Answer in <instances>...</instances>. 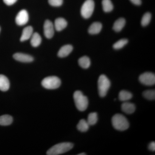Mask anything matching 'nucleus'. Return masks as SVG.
Instances as JSON below:
<instances>
[{
	"label": "nucleus",
	"instance_id": "obj_23",
	"mask_svg": "<svg viewBox=\"0 0 155 155\" xmlns=\"http://www.w3.org/2000/svg\"><path fill=\"white\" fill-rule=\"evenodd\" d=\"M102 4L103 10L104 12L107 13L111 12L114 9L113 3L110 0H103Z\"/></svg>",
	"mask_w": 155,
	"mask_h": 155
},
{
	"label": "nucleus",
	"instance_id": "obj_15",
	"mask_svg": "<svg viewBox=\"0 0 155 155\" xmlns=\"http://www.w3.org/2000/svg\"><path fill=\"white\" fill-rule=\"evenodd\" d=\"M10 87L9 79L6 76L0 75V90L6 91L8 90Z\"/></svg>",
	"mask_w": 155,
	"mask_h": 155
},
{
	"label": "nucleus",
	"instance_id": "obj_30",
	"mask_svg": "<svg viewBox=\"0 0 155 155\" xmlns=\"http://www.w3.org/2000/svg\"><path fill=\"white\" fill-rule=\"evenodd\" d=\"M149 149L152 151H155V142L154 141L152 142L149 145Z\"/></svg>",
	"mask_w": 155,
	"mask_h": 155
},
{
	"label": "nucleus",
	"instance_id": "obj_28",
	"mask_svg": "<svg viewBox=\"0 0 155 155\" xmlns=\"http://www.w3.org/2000/svg\"><path fill=\"white\" fill-rule=\"evenodd\" d=\"M48 2L51 5L54 7H59L63 4V0H48Z\"/></svg>",
	"mask_w": 155,
	"mask_h": 155
},
{
	"label": "nucleus",
	"instance_id": "obj_8",
	"mask_svg": "<svg viewBox=\"0 0 155 155\" xmlns=\"http://www.w3.org/2000/svg\"><path fill=\"white\" fill-rule=\"evenodd\" d=\"M54 26L49 20L45 21L44 25V31L45 36L48 39L51 38L54 34Z\"/></svg>",
	"mask_w": 155,
	"mask_h": 155
},
{
	"label": "nucleus",
	"instance_id": "obj_26",
	"mask_svg": "<svg viewBox=\"0 0 155 155\" xmlns=\"http://www.w3.org/2000/svg\"><path fill=\"white\" fill-rule=\"evenodd\" d=\"M151 19V14L149 12H147L143 16L141 21V25L143 26H146L149 24Z\"/></svg>",
	"mask_w": 155,
	"mask_h": 155
},
{
	"label": "nucleus",
	"instance_id": "obj_21",
	"mask_svg": "<svg viewBox=\"0 0 155 155\" xmlns=\"http://www.w3.org/2000/svg\"><path fill=\"white\" fill-rule=\"evenodd\" d=\"M133 95L130 92L122 90L119 92V97L120 101L122 102L127 101L132 98Z\"/></svg>",
	"mask_w": 155,
	"mask_h": 155
},
{
	"label": "nucleus",
	"instance_id": "obj_2",
	"mask_svg": "<svg viewBox=\"0 0 155 155\" xmlns=\"http://www.w3.org/2000/svg\"><path fill=\"white\" fill-rule=\"evenodd\" d=\"M112 124L116 130L123 131L128 129L129 123L126 117L122 114H117L113 116Z\"/></svg>",
	"mask_w": 155,
	"mask_h": 155
},
{
	"label": "nucleus",
	"instance_id": "obj_7",
	"mask_svg": "<svg viewBox=\"0 0 155 155\" xmlns=\"http://www.w3.org/2000/svg\"><path fill=\"white\" fill-rule=\"evenodd\" d=\"M139 79L140 83L147 86H151L155 84V75L152 72L143 73L140 76Z\"/></svg>",
	"mask_w": 155,
	"mask_h": 155
},
{
	"label": "nucleus",
	"instance_id": "obj_17",
	"mask_svg": "<svg viewBox=\"0 0 155 155\" xmlns=\"http://www.w3.org/2000/svg\"><path fill=\"white\" fill-rule=\"evenodd\" d=\"M125 22H126L124 18H119L114 22L113 29L116 32H119L125 26Z\"/></svg>",
	"mask_w": 155,
	"mask_h": 155
},
{
	"label": "nucleus",
	"instance_id": "obj_20",
	"mask_svg": "<svg viewBox=\"0 0 155 155\" xmlns=\"http://www.w3.org/2000/svg\"><path fill=\"white\" fill-rule=\"evenodd\" d=\"M78 62L79 66L83 69H87L91 65L90 59L87 56H83L79 58Z\"/></svg>",
	"mask_w": 155,
	"mask_h": 155
},
{
	"label": "nucleus",
	"instance_id": "obj_6",
	"mask_svg": "<svg viewBox=\"0 0 155 155\" xmlns=\"http://www.w3.org/2000/svg\"><path fill=\"white\" fill-rule=\"evenodd\" d=\"M94 9L93 0H86L82 5L81 9V14L84 19H88L91 17Z\"/></svg>",
	"mask_w": 155,
	"mask_h": 155
},
{
	"label": "nucleus",
	"instance_id": "obj_9",
	"mask_svg": "<svg viewBox=\"0 0 155 155\" xmlns=\"http://www.w3.org/2000/svg\"><path fill=\"white\" fill-rule=\"evenodd\" d=\"M28 14L27 11L25 10H21L16 16V23L19 25H23L26 24L28 21Z\"/></svg>",
	"mask_w": 155,
	"mask_h": 155
},
{
	"label": "nucleus",
	"instance_id": "obj_33",
	"mask_svg": "<svg viewBox=\"0 0 155 155\" xmlns=\"http://www.w3.org/2000/svg\"><path fill=\"white\" fill-rule=\"evenodd\" d=\"M0 31H1V28H0Z\"/></svg>",
	"mask_w": 155,
	"mask_h": 155
},
{
	"label": "nucleus",
	"instance_id": "obj_32",
	"mask_svg": "<svg viewBox=\"0 0 155 155\" xmlns=\"http://www.w3.org/2000/svg\"><path fill=\"white\" fill-rule=\"evenodd\" d=\"M86 155L85 153H80L78 154V155Z\"/></svg>",
	"mask_w": 155,
	"mask_h": 155
},
{
	"label": "nucleus",
	"instance_id": "obj_13",
	"mask_svg": "<svg viewBox=\"0 0 155 155\" xmlns=\"http://www.w3.org/2000/svg\"><path fill=\"white\" fill-rule=\"evenodd\" d=\"M33 28L31 26H28L24 28L22 31V35L20 38V41H25L30 38L33 34Z\"/></svg>",
	"mask_w": 155,
	"mask_h": 155
},
{
	"label": "nucleus",
	"instance_id": "obj_5",
	"mask_svg": "<svg viewBox=\"0 0 155 155\" xmlns=\"http://www.w3.org/2000/svg\"><path fill=\"white\" fill-rule=\"evenodd\" d=\"M61 80L57 76H48L41 81L42 86L47 89H55L61 86Z\"/></svg>",
	"mask_w": 155,
	"mask_h": 155
},
{
	"label": "nucleus",
	"instance_id": "obj_29",
	"mask_svg": "<svg viewBox=\"0 0 155 155\" xmlns=\"http://www.w3.org/2000/svg\"><path fill=\"white\" fill-rule=\"evenodd\" d=\"M17 0H3L4 3L7 5L10 6L14 5L17 2Z\"/></svg>",
	"mask_w": 155,
	"mask_h": 155
},
{
	"label": "nucleus",
	"instance_id": "obj_16",
	"mask_svg": "<svg viewBox=\"0 0 155 155\" xmlns=\"http://www.w3.org/2000/svg\"><path fill=\"white\" fill-rule=\"evenodd\" d=\"M102 28V25L100 22H94L90 26L88 32L90 34L95 35L100 33Z\"/></svg>",
	"mask_w": 155,
	"mask_h": 155
},
{
	"label": "nucleus",
	"instance_id": "obj_12",
	"mask_svg": "<svg viewBox=\"0 0 155 155\" xmlns=\"http://www.w3.org/2000/svg\"><path fill=\"white\" fill-rule=\"evenodd\" d=\"M122 111L127 114H130L134 113L135 110V105L128 102H124L121 106Z\"/></svg>",
	"mask_w": 155,
	"mask_h": 155
},
{
	"label": "nucleus",
	"instance_id": "obj_22",
	"mask_svg": "<svg viewBox=\"0 0 155 155\" xmlns=\"http://www.w3.org/2000/svg\"><path fill=\"white\" fill-rule=\"evenodd\" d=\"M90 125L87 121L82 119L80 120L77 125V129L81 132H86L88 130Z\"/></svg>",
	"mask_w": 155,
	"mask_h": 155
},
{
	"label": "nucleus",
	"instance_id": "obj_18",
	"mask_svg": "<svg viewBox=\"0 0 155 155\" xmlns=\"http://www.w3.org/2000/svg\"><path fill=\"white\" fill-rule=\"evenodd\" d=\"M41 38L37 32L33 33L31 37V44L34 47H38L41 43Z\"/></svg>",
	"mask_w": 155,
	"mask_h": 155
},
{
	"label": "nucleus",
	"instance_id": "obj_10",
	"mask_svg": "<svg viewBox=\"0 0 155 155\" xmlns=\"http://www.w3.org/2000/svg\"><path fill=\"white\" fill-rule=\"evenodd\" d=\"M13 58L16 61L22 63H30L34 60L32 56L21 53H17L14 54Z\"/></svg>",
	"mask_w": 155,
	"mask_h": 155
},
{
	"label": "nucleus",
	"instance_id": "obj_4",
	"mask_svg": "<svg viewBox=\"0 0 155 155\" xmlns=\"http://www.w3.org/2000/svg\"><path fill=\"white\" fill-rule=\"evenodd\" d=\"M111 85V82L105 75H100L98 80V89L100 97H105Z\"/></svg>",
	"mask_w": 155,
	"mask_h": 155
},
{
	"label": "nucleus",
	"instance_id": "obj_19",
	"mask_svg": "<svg viewBox=\"0 0 155 155\" xmlns=\"http://www.w3.org/2000/svg\"><path fill=\"white\" fill-rule=\"evenodd\" d=\"M13 121L12 116L8 115H3L0 116V125L8 126L11 125Z\"/></svg>",
	"mask_w": 155,
	"mask_h": 155
},
{
	"label": "nucleus",
	"instance_id": "obj_25",
	"mask_svg": "<svg viewBox=\"0 0 155 155\" xmlns=\"http://www.w3.org/2000/svg\"><path fill=\"white\" fill-rule=\"evenodd\" d=\"M128 43V40L127 39L123 38L119 40V41L116 42L114 45L113 48L116 50L120 49L124 47V46Z\"/></svg>",
	"mask_w": 155,
	"mask_h": 155
},
{
	"label": "nucleus",
	"instance_id": "obj_14",
	"mask_svg": "<svg viewBox=\"0 0 155 155\" xmlns=\"http://www.w3.org/2000/svg\"><path fill=\"white\" fill-rule=\"evenodd\" d=\"M67 22L63 18H58L55 20L54 28L58 31H61L67 27Z\"/></svg>",
	"mask_w": 155,
	"mask_h": 155
},
{
	"label": "nucleus",
	"instance_id": "obj_3",
	"mask_svg": "<svg viewBox=\"0 0 155 155\" xmlns=\"http://www.w3.org/2000/svg\"><path fill=\"white\" fill-rule=\"evenodd\" d=\"M73 98L75 106L78 110L83 112L87 108L88 101L87 97L83 94L80 91H76L73 94Z\"/></svg>",
	"mask_w": 155,
	"mask_h": 155
},
{
	"label": "nucleus",
	"instance_id": "obj_1",
	"mask_svg": "<svg viewBox=\"0 0 155 155\" xmlns=\"http://www.w3.org/2000/svg\"><path fill=\"white\" fill-rule=\"evenodd\" d=\"M74 145L72 143L64 142L55 145L47 152L48 155H58L67 153L72 149Z\"/></svg>",
	"mask_w": 155,
	"mask_h": 155
},
{
	"label": "nucleus",
	"instance_id": "obj_24",
	"mask_svg": "<svg viewBox=\"0 0 155 155\" xmlns=\"http://www.w3.org/2000/svg\"><path fill=\"white\" fill-rule=\"evenodd\" d=\"M98 115L97 113H90L87 117V122L90 125H93L96 124L98 121Z\"/></svg>",
	"mask_w": 155,
	"mask_h": 155
},
{
	"label": "nucleus",
	"instance_id": "obj_11",
	"mask_svg": "<svg viewBox=\"0 0 155 155\" xmlns=\"http://www.w3.org/2000/svg\"><path fill=\"white\" fill-rule=\"evenodd\" d=\"M73 50V47L71 45H67L63 46L59 50L58 52V56L60 58H65L69 55Z\"/></svg>",
	"mask_w": 155,
	"mask_h": 155
},
{
	"label": "nucleus",
	"instance_id": "obj_31",
	"mask_svg": "<svg viewBox=\"0 0 155 155\" xmlns=\"http://www.w3.org/2000/svg\"><path fill=\"white\" fill-rule=\"evenodd\" d=\"M130 1L134 5H140L141 4V0H130Z\"/></svg>",
	"mask_w": 155,
	"mask_h": 155
},
{
	"label": "nucleus",
	"instance_id": "obj_27",
	"mask_svg": "<svg viewBox=\"0 0 155 155\" xmlns=\"http://www.w3.org/2000/svg\"><path fill=\"white\" fill-rule=\"evenodd\" d=\"M143 96L147 99L154 100L155 98V91L154 90H150L145 91L143 93Z\"/></svg>",
	"mask_w": 155,
	"mask_h": 155
}]
</instances>
